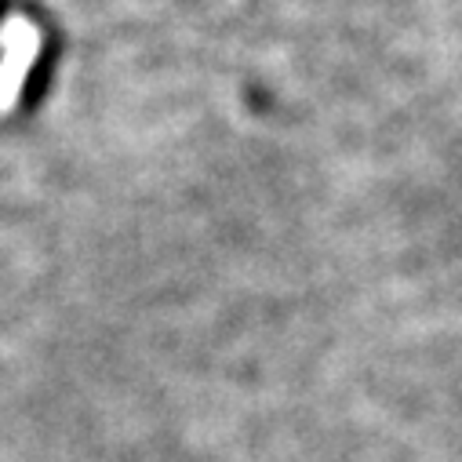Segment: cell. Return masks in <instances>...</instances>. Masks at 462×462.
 I'll use <instances>...</instances> for the list:
<instances>
[{
    "label": "cell",
    "instance_id": "6da1fadb",
    "mask_svg": "<svg viewBox=\"0 0 462 462\" xmlns=\"http://www.w3.org/2000/svg\"><path fill=\"white\" fill-rule=\"evenodd\" d=\"M33 30L23 37V44L8 55V73H5V80H0V109H8L12 102H15V91H19V80H23V73H26V66H30V59H33Z\"/></svg>",
    "mask_w": 462,
    "mask_h": 462
}]
</instances>
